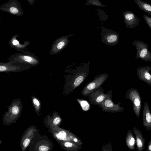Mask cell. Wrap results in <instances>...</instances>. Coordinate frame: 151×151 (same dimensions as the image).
Masks as SVG:
<instances>
[{"label": "cell", "mask_w": 151, "mask_h": 151, "mask_svg": "<svg viewBox=\"0 0 151 151\" xmlns=\"http://www.w3.org/2000/svg\"><path fill=\"white\" fill-rule=\"evenodd\" d=\"M30 142V140L29 139H25L23 143V146L24 147H27L29 145Z\"/></svg>", "instance_id": "44dd1931"}, {"label": "cell", "mask_w": 151, "mask_h": 151, "mask_svg": "<svg viewBox=\"0 0 151 151\" xmlns=\"http://www.w3.org/2000/svg\"><path fill=\"white\" fill-rule=\"evenodd\" d=\"M109 77L108 73L99 74L94 77L93 81L88 83L84 87L81 93L86 97L97 89L103 84Z\"/></svg>", "instance_id": "7a4b0ae2"}, {"label": "cell", "mask_w": 151, "mask_h": 151, "mask_svg": "<svg viewBox=\"0 0 151 151\" xmlns=\"http://www.w3.org/2000/svg\"><path fill=\"white\" fill-rule=\"evenodd\" d=\"M107 97L104 101L98 105L102 108L103 111L109 112H116L122 111L124 110L123 106L121 107L119 101L117 104H114L112 100V93L111 90L106 93Z\"/></svg>", "instance_id": "277c9868"}, {"label": "cell", "mask_w": 151, "mask_h": 151, "mask_svg": "<svg viewBox=\"0 0 151 151\" xmlns=\"http://www.w3.org/2000/svg\"><path fill=\"white\" fill-rule=\"evenodd\" d=\"M63 146L67 150L78 151L81 148V145L70 141H64L62 142Z\"/></svg>", "instance_id": "5bb4252c"}, {"label": "cell", "mask_w": 151, "mask_h": 151, "mask_svg": "<svg viewBox=\"0 0 151 151\" xmlns=\"http://www.w3.org/2000/svg\"><path fill=\"white\" fill-rule=\"evenodd\" d=\"M33 102L34 104L37 106H39L40 105L39 102L36 99H33Z\"/></svg>", "instance_id": "603a6c76"}, {"label": "cell", "mask_w": 151, "mask_h": 151, "mask_svg": "<svg viewBox=\"0 0 151 151\" xmlns=\"http://www.w3.org/2000/svg\"><path fill=\"white\" fill-rule=\"evenodd\" d=\"M125 97L132 102L133 110L136 116L139 118L142 106V100L139 92L136 88H131L127 91Z\"/></svg>", "instance_id": "3957f363"}, {"label": "cell", "mask_w": 151, "mask_h": 151, "mask_svg": "<svg viewBox=\"0 0 151 151\" xmlns=\"http://www.w3.org/2000/svg\"><path fill=\"white\" fill-rule=\"evenodd\" d=\"M61 119L59 117L56 118L53 121V123L54 124H58L61 121Z\"/></svg>", "instance_id": "7402d4cb"}, {"label": "cell", "mask_w": 151, "mask_h": 151, "mask_svg": "<svg viewBox=\"0 0 151 151\" xmlns=\"http://www.w3.org/2000/svg\"><path fill=\"white\" fill-rule=\"evenodd\" d=\"M137 50L136 59H140L146 61H151V52L149 50L148 44L143 41L135 40L132 42Z\"/></svg>", "instance_id": "5b68a950"}, {"label": "cell", "mask_w": 151, "mask_h": 151, "mask_svg": "<svg viewBox=\"0 0 151 151\" xmlns=\"http://www.w3.org/2000/svg\"><path fill=\"white\" fill-rule=\"evenodd\" d=\"M151 65L140 66L137 69V73L138 79L144 82L149 86H151Z\"/></svg>", "instance_id": "ba28073f"}, {"label": "cell", "mask_w": 151, "mask_h": 151, "mask_svg": "<svg viewBox=\"0 0 151 151\" xmlns=\"http://www.w3.org/2000/svg\"><path fill=\"white\" fill-rule=\"evenodd\" d=\"M143 18L146 24L151 29V17L144 15Z\"/></svg>", "instance_id": "2e32d148"}, {"label": "cell", "mask_w": 151, "mask_h": 151, "mask_svg": "<svg viewBox=\"0 0 151 151\" xmlns=\"http://www.w3.org/2000/svg\"><path fill=\"white\" fill-rule=\"evenodd\" d=\"M12 113L14 114H17L19 112L18 108L16 106H14L12 109Z\"/></svg>", "instance_id": "e0dca14e"}, {"label": "cell", "mask_w": 151, "mask_h": 151, "mask_svg": "<svg viewBox=\"0 0 151 151\" xmlns=\"http://www.w3.org/2000/svg\"><path fill=\"white\" fill-rule=\"evenodd\" d=\"M135 137L137 149L138 151H143L145 147V139L141 131L136 127L132 130Z\"/></svg>", "instance_id": "8fae6325"}, {"label": "cell", "mask_w": 151, "mask_h": 151, "mask_svg": "<svg viewBox=\"0 0 151 151\" xmlns=\"http://www.w3.org/2000/svg\"><path fill=\"white\" fill-rule=\"evenodd\" d=\"M76 100L81 105L83 111H87L89 110L90 105L87 101L81 99H77Z\"/></svg>", "instance_id": "9a60e30c"}, {"label": "cell", "mask_w": 151, "mask_h": 151, "mask_svg": "<svg viewBox=\"0 0 151 151\" xmlns=\"http://www.w3.org/2000/svg\"><path fill=\"white\" fill-rule=\"evenodd\" d=\"M139 8L148 15H151V4L142 0H133Z\"/></svg>", "instance_id": "4fadbf2b"}, {"label": "cell", "mask_w": 151, "mask_h": 151, "mask_svg": "<svg viewBox=\"0 0 151 151\" xmlns=\"http://www.w3.org/2000/svg\"><path fill=\"white\" fill-rule=\"evenodd\" d=\"M90 62L83 63L78 65L73 63L68 77V86L69 92H72L78 87L88 76Z\"/></svg>", "instance_id": "6da1fadb"}, {"label": "cell", "mask_w": 151, "mask_h": 151, "mask_svg": "<svg viewBox=\"0 0 151 151\" xmlns=\"http://www.w3.org/2000/svg\"><path fill=\"white\" fill-rule=\"evenodd\" d=\"M10 12L12 13L15 14L18 12V9L15 7H11L9 9Z\"/></svg>", "instance_id": "ac0fdd59"}, {"label": "cell", "mask_w": 151, "mask_h": 151, "mask_svg": "<svg viewBox=\"0 0 151 151\" xmlns=\"http://www.w3.org/2000/svg\"><path fill=\"white\" fill-rule=\"evenodd\" d=\"M6 68L4 66L1 65L0 67V71L1 72L4 71L6 70Z\"/></svg>", "instance_id": "d4e9b609"}, {"label": "cell", "mask_w": 151, "mask_h": 151, "mask_svg": "<svg viewBox=\"0 0 151 151\" xmlns=\"http://www.w3.org/2000/svg\"><path fill=\"white\" fill-rule=\"evenodd\" d=\"M23 58L25 61L29 62H31L32 60V58L27 56H24Z\"/></svg>", "instance_id": "ffe728a7"}, {"label": "cell", "mask_w": 151, "mask_h": 151, "mask_svg": "<svg viewBox=\"0 0 151 151\" xmlns=\"http://www.w3.org/2000/svg\"><path fill=\"white\" fill-rule=\"evenodd\" d=\"M49 150V148L44 146H41L39 148V150L40 151H47Z\"/></svg>", "instance_id": "d6986e66"}, {"label": "cell", "mask_w": 151, "mask_h": 151, "mask_svg": "<svg viewBox=\"0 0 151 151\" xmlns=\"http://www.w3.org/2000/svg\"></svg>", "instance_id": "4316f807"}, {"label": "cell", "mask_w": 151, "mask_h": 151, "mask_svg": "<svg viewBox=\"0 0 151 151\" xmlns=\"http://www.w3.org/2000/svg\"><path fill=\"white\" fill-rule=\"evenodd\" d=\"M124 17L126 27L127 28H134L140 22L139 18L132 11H126L124 14Z\"/></svg>", "instance_id": "9c48e42d"}, {"label": "cell", "mask_w": 151, "mask_h": 151, "mask_svg": "<svg viewBox=\"0 0 151 151\" xmlns=\"http://www.w3.org/2000/svg\"><path fill=\"white\" fill-rule=\"evenodd\" d=\"M143 125L148 131L151 130V112L149 104L146 101L144 103L142 115Z\"/></svg>", "instance_id": "30bf717a"}, {"label": "cell", "mask_w": 151, "mask_h": 151, "mask_svg": "<svg viewBox=\"0 0 151 151\" xmlns=\"http://www.w3.org/2000/svg\"><path fill=\"white\" fill-rule=\"evenodd\" d=\"M119 35L116 32L110 31L103 32L101 34V42L105 45L114 46L119 42Z\"/></svg>", "instance_id": "8992f818"}, {"label": "cell", "mask_w": 151, "mask_h": 151, "mask_svg": "<svg viewBox=\"0 0 151 151\" xmlns=\"http://www.w3.org/2000/svg\"><path fill=\"white\" fill-rule=\"evenodd\" d=\"M125 141L127 146L129 149L131 150L135 149L136 139L131 130H129L127 132Z\"/></svg>", "instance_id": "7c38bea8"}, {"label": "cell", "mask_w": 151, "mask_h": 151, "mask_svg": "<svg viewBox=\"0 0 151 151\" xmlns=\"http://www.w3.org/2000/svg\"><path fill=\"white\" fill-rule=\"evenodd\" d=\"M101 86L91 93L88 96L89 102L92 104L98 105L103 102L107 97V94L104 92Z\"/></svg>", "instance_id": "52a82bcc"}, {"label": "cell", "mask_w": 151, "mask_h": 151, "mask_svg": "<svg viewBox=\"0 0 151 151\" xmlns=\"http://www.w3.org/2000/svg\"><path fill=\"white\" fill-rule=\"evenodd\" d=\"M147 151H151V140L148 142L147 146Z\"/></svg>", "instance_id": "cb8c5ba5"}, {"label": "cell", "mask_w": 151, "mask_h": 151, "mask_svg": "<svg viewBox=\"0 0 151 151\" xmlns=\"http://www.w3.org/2000/svg\"><path fill=\"white\" fill-rule=\"evenodd\" d=\"M12 43L14 45H18L19 43V42L16 40H14L13 41Z\"/></svg>", "instance_id": "484cf974"}]
</instances>
